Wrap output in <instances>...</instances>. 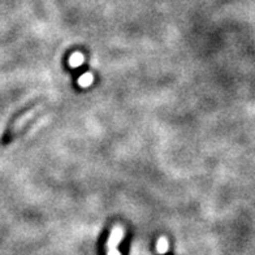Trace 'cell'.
Here are the masks:
<instances>
[{
    "instance_id": "1",
    "label": "cell",
    "mask_w": 255,
    "mask_h": 255,
    "mask_svg": "<svg viewBox=\"0 0 255 255\" xmlns=\"http://www.w3.org/2000/svg\"><path fill=\"white\" fill-rule=\"evenodd\" d=\"M41 110V107H34L31 108V110L26 111L22 116H20V118L17 119V120L14 121L13 124L10 125L9 129H8L7 131H5V134H4L3 137V145H7L8 142L12 141L13 139V137L17 133H20L21 130H22V128L25 127V125L28 124L29 121H31L33 119H34V116L37 114H38V111Z\"/></svg>"
},
{
    "instance_id": "2",
    "label": "cell",
    "mask_w": 255,
    "mask_h": 255,
    "mask_svg": "<svg viewBox=\"0 0 255 255\" xmlns=\"http://www.w3.org/2000/svg\"><path fill=\"white\" fill-rule=\"evenodd\" d=\"M123 236H124V229H123V227L116 225V227L112 228V232H111V236L107 242V255H121L118 246L120 244Z\"/></svg>"
},
{
    "instance_id": "3",
    "label": "cell",
    "mask_w": 255,
    "mask_h": 255,
    "mask_svg": "<svg viewBox=\"0 0 255 255\" xmlns=\"http://www.w3.org/2000/svg\"><path fill=\"white\" fill-rule=\"evenodd\" d=\"M94 81V77L91 73H85L83 76L79 77L78 79V85L81 87H89Z\"/></svg>"
},
{
    "instance_id": "4",
    "label": "cell",
    "mask_w": 255,
    "mask_h": 255,
    "mask_svg": "<svg viewBox=\"0 0 255 255\" xmlns=\"http://www.w3.org/2000/svg\"><path fill=\"white\" fill-rule=\"evenodd\" d=\"M82 63H83V55L82 54H79V52L73 54V55L70 56V59H69V65L73 66V68H77V66L81 65Z\"/></svg>"
},
{
    "instance_id": "5",
    "label": "cell",
    "mask_w": 255,
    "mask_h": 255,
    "mask_svg": "<svg viewBox=\"0 0 255 255\" xmlns=\"http://www.w3.org/2000/svg\"><path fill=\"white\" fill-rule=\"evenodd\" d=\"M156 250L159 254H164L168 250V240L166 237L159 238L158 244H156Z\"/></svg>"
}]
</instances>
